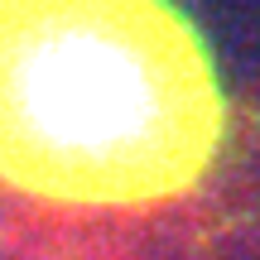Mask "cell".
<instances>
[{
    "mask_svg": "<svg viewBox=\"0 0 260 260\" xmlns=\"http://www.w3.org/2000/svg\"><path fill=\"white\" fill-rule=\"evenodd\" d=\"M222 145V87L169 0H0V178L77 207L178 198Z\"/></svg>",
    "mask_w": 260,
    "mask_h": 260,
    "instance_id": "obj_1",
    "label": "cell"
}]
</instances>
